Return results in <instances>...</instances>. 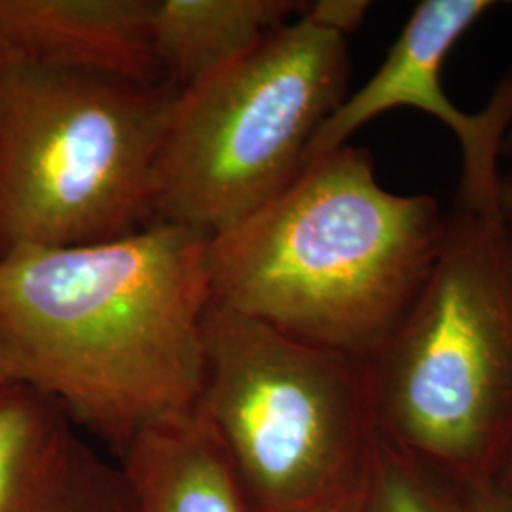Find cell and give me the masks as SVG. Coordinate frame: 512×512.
Returning <instances> with one entry per match:
<instances>
[{
  "mask_svg": "<svg viewBox=\"0 0 512 512\" xmlns=\"http://www.w3.org/2000/svg\"><path fill=\"white\" fill-rule=\"evenodd\" d=\"M211 308L209 236L179 224L19 249L0 258V382L54 397L120 458L196 408Z\"/></svg>",
  "mask_w": 512,
  "mask_h": 512,
  "instance_id": "6da1fadb",
  "label": "cell"
},
{
  "mask_svg": "<svg viewBox=\"0 0 512 512\" xmlns=\"http://www.w3.org/2000/svg\"><path fill=\"white\" fill-rule=\"evenodd\" d=\"M446 226L435 198L389 192L368 150L346 145L209 238L213 306L366 359L414 304Z\"/></svg>",
  "mask_w": 512,
  "mask_h": 512,
  "instance_id": "7a4b0ae2",
  "label": "cell"
},
{
  "mask_svg": "<svg viewBox=\"0 0 512 512\" xmlns=\"http://www.w3.org/2000/svg\"><path fill=\"white\" fill-rule=\"evenodd\" d=\"M365 361L376 431L459 482L512 446V230L456 202L439 258Z\"/></svg>",
  "mask_w": 512,
  "mask_h": 512,
  "instance_id": "3957f363",
  "label": "cell"
},
{
  "mask_svg": "<svg viewBox=\"0 0 512 512\" xmlns=\"http://www.w3.org/2000/svg\"><path fill=\"white\" fill-rule=\"evenodd\" d=\"M179 88L0 57V258L126 238L156 219Z\"/></svg>",
  "mask_w": 512,
  "mask_h": 512,
  "instance_id": "277c9868",
  "label": "cell"
},
{
  "mask_svg": "<svg viewBox=\"0 0 512 512\" xmlns=\"http://www.w3.org/2000/svg\"><path fill=\"white\" fill-rule=\"evenodd\" d=\"M348 37L300 18L179 90L160 148L158 222L213 238L279 196L348 97Z\"/></svg>",
  "mask_w": 512,
  "mask_h": 512,
  "instance_id": "5b68a950",
  "label": "cell"
},
{
  "mask_svg": "<svg viewBox=\"0 0 512 512\" xmlns=\"http://www.w3.org/2000/svg\"><path fill=\"white\" fill-rule=\"evenodd\" d=\"M196 408L251 512H317L357 492L378 437L363 359L217 306Z\"/></svg>",
  "mask_w": 512,
  "mask_h": 512,
  "instance_id": "8992f818",
  "label": "cell"
},
{
  "mask_svg": "<svg viewBox=\"0 0 512 512\" xmlns=\"http://www.w3.org/2000/svg\"><path fill=\"white\" fill-rule=\"evenodd\" d=\"M490 0H423L382 67L359 92L348 95L311 141L306 164L346 147L353 133L399 107L425 110L450 129L463 154V177L456 202L486 213L497 211V158L512 122V73L501 82L490 105L478 114L458 109L442 90V65Z\"/></svg>",
  "mask_w": 512,
  "mask_h": 512,
  "instance_id": "52a82bcc",
  "label": "cell"
},
{
  "mask_svg": "<svg viewBox=\"0 0 512 512\" xmlns=\"http://www.w3.org/2000/svg\"><path fill=\"white\" fill-rule=\"evenodd\" d=\"M54 397L0 382V512H129L120 465Z\"/></svg>",
  "mask_w": 512,
  "mask_h": 512,
  "instance_id": "ba28073f",
  "label": "cell"
},
{
  "mask_svg": "<svg viewBox=\"0 0 512 512\" xmlns=\"http://www.w3.org/2000/svg\"><path fill=\"white\" fill-rule=\"evenodd\" d=\"M0 57L165 82L148 40V0H0Z\"/></svg>",
  "mask_w": 512,
  "mask_h": 512,
  "instance_id": "9c48e42d",
  "label": "cell"
},
{
  "mask_svg": "<svg viewBox=\"0 0 512 512\" xmlns=\"http://www.w3.org/2000/svg\"><path fill=\"white\" fill-rule=\"evenodd\" d=\"M118 459L129 512H251L198 408L150 423Z\"/></svg>",
  "mask_w": 512,
  "mask_h": 512,
  "instance_id": "30bf717a",
  "label": "cell"
},
{
  "mask_svg": "<svg viewBox=\"0 0 512 512\" xmlns=\"http://www.w3.org/2000/svg\"><path fill=\"white\" fill-rule=\"evenodd\" d=\"M304 8L294 0H148V40L162 76L183 90L300 18Z\"/></svg>",
  "mask_w": 512,
  "mask_h": 512,
  "instance_id": "8fae6325",
  "label": "cell"
},
{
  "mask_svg": "<svg viewBox=\"0 0 512 512\" xmlns=\"http://www.w3.org/2000/svg\"><path fill=\"white\" fill-rule=\"evenodd\" d=\"M357 512H469L465 482L376 437Z\"/></svg>",
  "mask_w": 512,
  "mask_h": 512,
  "instance_id": "7c38bea8",
  "label": "cell"
},
{
  "mask_svg": "<svg viewBox=\"0 0 512 512\" xmlns=\"http://www.w3.org/2000/svg\"><path fill=\"white\" fill-rule=\"evenodd\" d=\"M368 6H370L368 2H359V0L306 2L304 16L348 37L351 31H355L363 23Z\"/></svg>",
  "mask_w": 512,
  "mask_h": 512,
  "instance_id": "4fadbf2b",
  "label": "cell"
},
{
  "mask_svg": "<svg viewBox=\"0 0 512 512\" xmlns=\"http://www.w3.org/2000/svg\"><path fill=\"white\" fill-rule=\"evenodd\" d=\"M469 512H512V499L494 480L465 484Z\"/></svg>",
  "mask_w": 512,
  "mask_h": 512,
  "instance_id": "5bb4252c",
  "label": "cell"
},
{
  "mask_svg": "<svg viewBox=\"0 0 512 512\" xmlns=\"http://www.w3.org/2000/svg\"><path fill=\"white\" fill-rule=\"evenodd\" d=\"M497 211H499L503 222L512 230V169L505 175H499Z\"/></svg>",
  "mask_w": 512,
  "mask_h": 512,
  "instance_id": "9a60e30c",
  "label": "cell"
},
{
  "mask_svg": "<svg viewBox=\"0 0 512 512\" xmlns=\"http://www.w3.org/2000/svg\"><path fill=\"white\" fill-rule=\"evenodd\" d=\"M492 480L512 499V446L509 448V452L505 454V458L501 459Z\"/></svg>",
  "mask_w": 512,
  "mask_h": 512,
  "instance_id": "2e32d148",
  "label": "cell"
},
{
  "mask_svg": "<svg viewBox=\"0 0 512 512\" xmlns=\"http://www.w3.org/2000/svg\"><path fill=\"white\" fill-rule=\"evenodd\" d=\"M361 486H363V484H361ZM359 497H361V488H359L357 492L348 495V497L340 499L338 503L329 505V507H325V509H321V511L317 512H357L359 511Z\"/></svg>",
  "mask_w": 512,
  "mask_h": 512,
  "instance_id": "e0dca14e",
  "label": "cell"
}]
</instances>
